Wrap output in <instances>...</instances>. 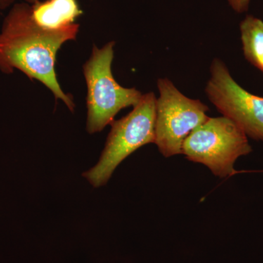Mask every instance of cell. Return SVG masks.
Masks as SVG:
<instances>
[{
  "label": "cell",
  "mask_w": 263,
  "mask_h": 263,
  "mask_svg": "<svg viewBox=\"0 0 263 263\" xmlns=\"http://www.w3.org/2000/svg\"><path fill=\"white\" fill-rule=\"evenodd\" d=\"M114 41L102 48L93 46L92 53L84 65L87 86L86 130L94 134L114 122L122 109L136 106L143 94L136 88L120 86L112 74Z\"/></svg>",
  "instance_id": "7a4b0ae2"
},
{
  "label": "cell",
  "mask_w": 263,
  "mask_h": 263,
  "mask_svg": "<svg viewBox=\"0 0 263 263\" xmlns=\"http://www.w3.org/2000/svg\"><path fill=\"white\" fill-rule=\"evenodd\" d=\"M252 152L245 132L224 116L209 117L190 133L182 146L187 160L204 164L220 178L235 174V162Z\"/></svg>",
  "instance_id": "277c9868"
},
{
  "label": "cell",
  "mask_w": 263,
  "mask_h": 263,
  "mask_svg": "<svg viewBox=\"0 0 263 263\" xmlns=\"http://www.w3.org/2000/svg\"><path fill=\"white\" fill-rule=\"evenodd\" d=\"M24 1L26 2V3H28L29 5H33L39 2L40 0H24Z\"/></svg>",
  "instance_id": "8fae6325"
},
{
  "label": "cell",
  "mask_w": 263,
  "mask_h": 263,
  "mask_svg": "<svg viewBox=\"0 0 263 263\" xmlns=\"http://www.w3.org/2000/svg\"><path fill=\"white\" fill-rule=\"evenodd\" d=\"M155 93L143 95L130 113L114 121L98 164L83 174L94 187L108 182L119 164L137 149L155 141Z\"/></svg>",
  "instance_id": "3957f363"
},
{
  "label": "cell",
  "mask_w": 263,
  "mask_h": 263,
  "mask_svg": "<svg viewBox=\"0 0 263 263\" xmlns=\"http://www.w3.org/2000/svg\"><path fill=\"white\" fill-rule=\"evenodd\" d=\"M79 31V24L57 32L45 30L33 21L31 5L15 4L5 17L0 33V70L11 73L17 69L31 80L41 81L73 111L72 98L62 91L57 80L55 63L62 45L76 40Z\"/></svg>",
  "instance_id": "6da1fadb"
},
{
  "label": "cell",
  "mask_w": 263,
  "mask_h": 263,
  "mask_svg": "<svg viewBox=\"0 0 263 263\" xmlns=\"http://www.w3.org/2000/svg\"><path fill=\"white\" fill-rule=\"evenodd\" d=\"M205 87L209 100L247 137L263 143V98L249 92L230 75L224 62L214 59Z\"/></svg>",
  "instance_id": "8992f818"
},
{
  "label": "cell",
  "mask_w": 263,
  "mask_h": 263,
  "mask_svg": "<svg viewBox=\"0 0 263 263\" xmlns=\"http://www.w3.org/2000/svg\"><path fill=\"white\" fill-rule=\"evenodd\" d=\"M251 0H228L231 8L236 13H243L249 9Z\"/></svg>",
  "instance_id": "9c48e42d"
},
{
  "label": "cell",
  "mask_w": 263,
  "mask_h": 263,
  "mask_svg": "<svg viewBox=\"0 0 263 263\" xmlns=\"http://www.w3.org/2000/svg\"><path fill=\"white\" fill-rule=\"evenodd\" d=\"M240 32L246 60L263 72V21L247 15L240 22Z\"/></svg>",
  "instance_id": "ba28073f"
},
{
  "label": "cell",
  "mask_w": 263,
  "mask_h": 263,
  "mask_svg": "<svg viewBox=\"0 0 263 263\" xmlns=\"http://www.w3.org/2000/svg\"><path fill=\"white\" fill-rule=\"evenodd\" d=\"M13 0H0V8L5 9L13 3Z\"/></svg>",
  "instance_id": "30bf717a"
},
{
  "label": "cell",
  "mask_w": 263,
  "mask_h": 263,
  "mask_svg": "<svg viewBox=\"0 0 263 263\" xmlns=\"http://www.w3.org/2000/svg\"><path fill=\"white\" fill-rule=\"evenodd\" d=\"M82 14L77 0H46L31 5V15L34 23L51 32L72 27Z\"/></svg>",
  "instance_id": "52a82bcc"
},
{
  "label": "cell",
  "mask_w": 263,
  "mask_h": 263,
  "mask_svg": "<svg viewBox=\"0 0 263 263\" xmlns=\"http://www.w3.org/2000/svg\"><path fill=\"white\" fill-rule=\"evenodd\" d=\"M157 86L155 143L164 157L181 155L186 138L209 119V108L183 95L169 79H159Z\"/></svg>",
  "instance_id": "5b68a950"
}]
</instances>
